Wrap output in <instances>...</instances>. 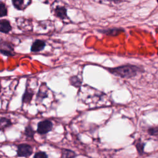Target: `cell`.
Segmentation results:
<instances>
[{"instance_id": "obj_1", "label": "cell", "mask_w": 158, "mask_h": 158, "mask_svg": "<svg viewBox=\"0 0 158 158\" xmlns=\"http://www.w3.org/2000/svg\"><path fill=\"white\" fill-rule=\"evenodd\" d=\"M107 70L110 73L124 78H130L136 76L138 73L144 72L143 67L131 64H126L114 68H109Z\"/></svg>"}, {"instance_id": "obj_2", "label": "cell", "mask_w": 158, "mask_h": 158, "mask_svg": "<svg viewBox=\"0 0 158 158\" xmlns=\"http://www.w3.org/2000/svg\"><path fill=\"white\" fill-rule=\"evenodd\" d=\"M53 127L52 122L49 120H44L38 122L37 125V133L44 135L51 131Z\"/></svg>"}, {"instance_id": "obj_3", "label": "cell", "mask_w": 158, "mask_h": 158, "mask_svg": "<svg viewBox=\"0 0 158 158\" xmlns=\"http://www.w3.org/2000/svg\"><path fill=\"white\" fill-rule=\"evenodd\" d=\"M33 153L32 147L28 144H20L17 146V156L21 157H28Z\"/></svg>"}, {"instance_id": "obj_4", "label": "cell", "mask_w": 158, "mask_h": 158, "mask_svg": "<svg viewBox=\"0 0 158 158\" xmlns=\"http://www.w3.org/2000/svg\"><path fill=\"white\" fill-rule=\"evenodd\" d=\"M1 52L6 56H14V49L11 45L6 42H1Z\"/></svg>"}, {"instance_id": "obj_5", "label": "cell", "mask_w": 158, "mask_h": 158, "mask_svg": "<svg viewBox=\"0 0 158 158\" xmlns=\"http://www.w3.org/2000/svg\"><path fill=\"white\" fill-rule=\"evenodd\" d=\"M54 15L57 17L58 18L62 19V20H65L67 18V9L65 7L63 6H57L55 7L54 9Z\"/></svg>"}, {"instance_id": "obj_6", "label": "cell", "mask_w": 158, "mask_h": 158, "mask_svg": "<svg viewBox=\"0 0 158 158\" xmlns=\"http://www.w3.org/2000/svg\"><path fill=\"white\" fill-rule=\"evenodd\" d=\"M46 46V43L44 41L41 40H35L31 46V51L39 52L42 51Z\"/></svg>"}, {"instance_id": "obj_7", "label": "cell", "mask_w": 158, "mask_h": 158, "mask_svg": "<svg viewBox=\"0 0 158 158\" xmlns=\"http://www.w3.org/2000/svg\"><path fill=\"white\" fill-rule=\"evenodd\" d=\"M98 31L104 33L107 35H112V36H117L120 33L124 31L122 28H112L108 29H104V30H99Z\"/></svg>"}, {"instance_id": "obj_8", "label": "cell", "mask_w": 158, "mask_h": 158, "mask_svg": "<svg viewBox=\"0 0 158 158\" xmlns=\"http://www.w3.org/2000/svg\"><path fill=\"white\" fill-rule=\"evenodd\" d=\"M31 0H12V3L15 8L22 10L30 4Z\"/></svg>"}, {"instance_id": "obj_9", "label": "cell", "mask_w": 158, "mask_h": 158, "mask_svg": "<svg viewBox=\"0 0 158 158\" xmlns=\"http://www.w3.org/2000/svg\"><path fill=\"white\" fill-rule=\"evenodd\" d=\"M12 29L11 25L9 22L7 20H1L0 22V31L2 33H7Z\"/></svg>"}, {"instance_id": "obj_10", "label": "cell", "mask_w": 158, "mask_h": 158, "mask_svg": "<svg viewBox=\"0 0 158 158\" xmlns=\"http://www.w3.org/2000/svg\"><path fill=\"white\" fill-rule=\"evenodd\" d=\"M33 92L30 91V89H28L27 87H26V89L25 90V92L22 96V102L23 103H30L33 98Z\"/></svg>"}, {"instance_id": "obj_11", "label": "cell", "mask_w": 158, "mask_h": 158, "mask_svg": "<svg viewBox=\"0 0 158 158\" xmlns=\"http://www.w3.org/2000/svg\"><path fill=\"white\" fill-rule=\"evenodd\" d=\"M12 125L11 120L6 117H1L0 119V129L1 131H4L6 128L9 127Z\"/></svg>"}, {"instance_id": "obj_12", "label": "cell", "mask_w": 158, "mask_h": 158, "mask_svg": "<svg viewBox=\"0 0 158 158\" xmlns=\"http://www.w3.org/2000/svg\"><path fill=\"white\" fill-rule=\"evenodd\" d=\"M61 153V158H74L77 156V154L73 151L68 149H62Z\"/></svg>"}, {"instance_id": "obj_13", "label": "cell", "mask_w": 158, "mask_h": 158, "mask_svg": "<svg viewBox=\"0 0 158 158\" xmlns=\"http://www.w3.org/2000/svg\"><path fill=\"white\" fill-rule=\"evenodd\" d=\"M24 133H25V135L27 138L33 139L34 135H35V132L34 130L33 129V128L31 127V126L30 125H27L25 127V131H24Z\"/></svg>"}, {"instance_id": "obj_14", "label": "cell", "mask_w": 158, "mask_h": 158, "mask_svg": "<svg viewBox=\"0 0 158 158\" xmlns=\"http://www.w3.org/2000/svg\"><path fill=\"white\" fill-rule=\"evenodd\" d=\"M144 146H145V143H144L142 142L140 139L138 140V141L135 144V148H136V149L139 154L142 155L144 153Z\"/></svg>"}, {"instance_id": "obj_15", "label": "cell", "mask_w": 158, "mask_h": 158, "mask_svg": "<svg viewBox=\"0 0 158 158\" xmlns=\"http://www.w3.org/2000/svg\"><path fill=\"white\" fill-rule=\"evenodd\" d=\"M70 83L72 85L76 88H79L81 84V81L77 76H72L69 78Z\"/></svg>"}, {"instance_id": "obj_16", "label": "cell", "mask_w": 158, "mask_h": 158, "mask_svg": "<svg viewBox=\"0 0 158 158\" xmlns=\"http://www.w3.org/2000/svg\"><path fill=\"white\" fill-rule=\"evenodd\" d=\"M148 133L151 136H158V126L149 128Z\"/></svg>"}, {"instance_id": "obj_17", "label": "cell", "mask_w": 158, "mask_h": 158, "mask_svg": "<svg viewBox=\"0 0 158 158\" xmlns=\"http://www.w3.org/2000/svg\"><path fill=\"white\" fill-rule=\"evenodd\" d=\"M7 14V8L5 6V4L2 3V2L0 3V15L1 17H2L4 16H6Z\"/></svg>"}, {"instance_id": "obj_18", "label": "cell", "mask_w": 158, "mask_h": 158, "mask_svg": "<svg viewBox=\"0 0 158 158\" xmlns=\"http://www.w3.org/2000/svg\"><path fill=\"white\" fill-rule=\"evenodd\" d=\"M33 158H48V156L45 152L40 151L35 154Z\"/></svg>"}, {"instance_id": "obj_19", "label": "cell", "mask_w": 158, "mask_h": 158, "mask_svg": "<svg viewBox=\"0 0 158 158\" xmlns=\"http://www.w3.org/2000/svg\"><path fill=\"white\" fill-rule=\"evenodd\" d=\"M48 96V93H43L41 90L39 89L38 93L37 94V98H41V99H43L44 98H46Z\"/></svg>"}, {"instance_id": "obj_20", "label": "cell", "mask_w": 158, "mask_h": 158, "mask_svg": "<svg viewBox=\"0 0 158 158\" xmlns=\"http://www.w3.org/2000/svg\"><path fill=\"white\" fill-rule=\"evenodd\" d=\"M109 1H112V2H115V3H118V2H120V1H121V0H109Z\"/></svg>"}, {"instance_id": "obj_21", "label": "cell", "mask_w": 158, "mask_h": 158, "mask_svg": "<svg viewBox=\"0 0 158 158\" xmlns=\"http://www.w3.org/2000/svg\"><path fill=\"white\" fill-rule=\"evenodd\" d=\"M157 3H158V0H157Z\"/></svg>"}]
</instances>
